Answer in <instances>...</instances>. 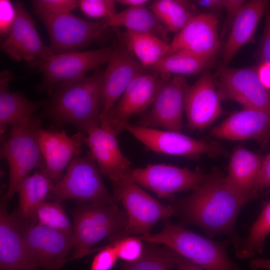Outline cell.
<instances>
[{
    "mask_svg": "<svg viewBox=\"0 0 270 270\" xmlns=\"http://www.w3.org/2000/svg\"><path fill=\"white\" fill-rule=\"evenodd\" d=\"M170 199L174 214L180 217L183 224L199 227L211 238L224 235L232 242L236 252L239 249L244 238L237 232L236 222L250 200L230 188L220 172L206 174L202 182L190 195Z\"/></svg>",
    "mask_w": 270,
    "mask_h": 270,
    "instance_id": "obj_1",
    "label": "cell"
},
{
    "mask_svg": "<svg viewBox=\"0 0 270 270\" xmlns=\"http://www.w3.org/2000/svg\"><path fill=\"white\" fill-rule=\"evenodd\" d=\"M103 72L60 84L54 91L45 114L55 124H74L86 132L100 124Z\"/></svg>",
    "mask_w": 270,
    "mask_h": 270,
    "instance_id": "obj_2",
    "label": "cell"
},
{
    "mask_svg": "<svg viewBox=\"0 0 270 270\" xmlns=\"http://www.w3.org/2000/svg\"><path fill=\"white\" fill-rule=\"evenodd\" d=\"M138 236L145 242L162 244L206 270H242L228 254V239L216 242L168 220L160 232Z\"/></svg>",
    "mask_w": 270,
    "mask_h": 270,
    "instance_id": "obj_3",
    "label": "cell"
},
{
    "mask_svg": "<svg viewBox=\"0 0 270 270\" xmlns=\"http://www.w3.org/2000/svg\"><path fill=\"white\" fill-rule=\"evenodd\" d=\"M73 220L74 260L94 251L92 246L106 238L124 236L128 218L116 204L90 202L74 210Z\"/></svg>",
    "mask_w": 270,
    "mask_h": 270,
    "instance_id": "obj_4",
    "label": "cell"
},
{
    "mask_svg": "<svg viewBox=\"0 0 270 270\" xmlns=\"http://www.w3.org/2000/svg\"><path fill=\"white\" fill-rule=\"evenodd\" d=\"M40 120L33 117L26 123L11 127L10 134L1 148V156L9 168V182L6 196L11 200L20 182L34 168L44 165L38 142Z\"/></svg>",
    "mask_w": 270,
    "mask_h": 270,
    "instance_id": "obj_5",
    "label": "cell"
},
{
    "mask_svg": "<svg viewBox=\"0 0 270 270\" xmlns=\"http://www.w3.org/2000/svg\"><path fill=\"white\" fill-rule=\"evenodd\" d=\"M100 170L90 154L74 158L65 174L53 186L48 196L54 201L75 200L84 202L117 204L102 180Z\"/></svg>",
    "mask_w": 270,
    "mask_h": 270,
    "instance_id": "obj_6",
    "label": "cell"
},
{
    "mask_svg": "<svg viewBox=\"0 0 270 270\" xmlns=\"http://www.w3.org/2000/svg\"><path fill=\"white\" fill-rule=\"evenodd\" d=\"M128 176L112 183V196L128 216L123 236H146L156 222L174 214V210L170 204L164 206L150 196Z\"/></svg>",
    "mask_w": 270,
    "mask_h": 270,
    "instance_id": "obj_7",
    "label": "cell"
},
{
    "mask_svg": "<svg viewBox=\"0 0 270 270\" xmlns=\"http://www.w3.org/2000/svg\"><path fill=\"white\" fill-rule=\"evenodd\" d=\"M112 48L64 52L29 62L42 74V89L50 90L58 84H62L80 79L90 70L107 62Z\"/></svg>",
    "mask_w": 270,
    "mask_h": 270,
    "instance_id": "obj_8",
    "label": "cell"
},
{
    "mask_svg": "<svg viewBox=\"0 0 270 270\" xmlns=\"http://www.w3.org/2000/svg\"><path fill=\"white\" fill-rule=\"evenodd\" d=\"M119 130H125L142 143L148 150L171 156L198 158L205 154H224L219 144L196 140L181 132L160 130L133 124H120Z\"/></svg>",
    "mask_w": 270,
    "mask_h": 270,
    "instance_id": "obj_9",
    "label": "cell"
},
{
    "mask_svg": "<svg viewBox=\"0 0 270 270\" xmlns=\"http://www.w3.org/2000/svg\"><path fill=\"white\" fill-rule=\"evenodd\" d=\"M18 218L30 257L40 270H56L68 260L74 236Z\"/></svg>",
    "mask_w": 270,
    "mask_h": 270,
    "instance_id": "obj_10",
    "label": "cell"
},
{
    "mask_svg": "<svg viewBox=\"0 0 270 270\" xmlns=\"http://www.w3.org/2000/svg\"><path fill=\"white\" fill-rule=\"evenodd\" d=\"M48 32L53 54L78 52L90 44L108 28L104 20L88 21L68 13L40 16Z\"/></svg>",
    "mask_w": 270,
    "mask_h": 270,
    "instance_id": "obj_11",
    "label": "cell"
},
{
    "mask_svg": "<svg viewBox=\"0 0 270 270\" xmlns=\"http://www.w3.org/2000/svg\"><path fill=\"white\" fill-rule=\"evenodd\" d=\"M129 177L138 185L156 193L159 198H170L178 192L196 188L206 174L164 164H148L132 170Z\"/></svg>",
    "mask_w": 270,
    "mask_h": 270,
    "instance_id": "obj_12",
    "label": "cell"
},
{
    "mask_svg": "<svg viewBox=\"0 0 270 270\" xmlns=\"http://www.w3.org/2000/svg\"><path fill=\"white\" fill-rule=\"evenodd\" d=\"M85 132L89 154L103 176L114 183L130 174L131 162L120 148L116 138L118 134L108 122L101 121Z\"/></svg>",
    "mask_w": 270,
    "mask_h": 270,
    "instance_id": "obj_13",
    "label": "cell"
},
{
    "mask_svg": "<svg viewBox=\"0 0 270 270\" xmlns=\"http://www.w3.org/2000/svg\"><path fill=\"white\" fill-rule=\"evenodd\" d=\"M187 86L183 76L174 75L166 80L160 89L150 110L141 118L138 125L181 132Z\"/></svg>",
    "mask_w": 270,
    "mask_h": 270,
    "instance_id": "obj_14",
    "label": "cell"
},
{
    "mask_svg": "<svg viewBox=\"0 0 270 270\" xmlns=\"http://www.w3.org/2000/svg\"><path fill=\"white\" fill-rule=\"evenodd\" d=\"M218 77L221 98L236 101L244 108L270 111V90L260 82L257 68H222Z\"/></svg>",
    "mask_w": 270,
    "mask_h": 270,
    "instance_id": "obj_15",
    "label": "cell"
},
{
    "mask_svg": "<svg viewBox=\"0 0 270 270\" xmlns=\"http://www.w3.org/2000/svg\"><path fill=\"white\" fill-rule=\"evenodd\" d=\"M101 84L100 122L106 118L132 81L144 73V68L123 48H112V52Z\"/></svg>",
    "mask_w": 270,
    "mask_h": 270,
    "instance_id": "obj_16",
    "label": "cell"
},
{
    "mask_svg": "<svg viewBox=\"0 0 270 270\" xmlns=\"http://www.w3.org/2000/svg\"><path fill=\"white\" fill-rule=\"evenodd\" d=\"M155 73L142 74L128 86L119 100L114 104L106 118L119 134V126L128 122L129 118L142 112L152 106L162 85L168 78Z\"/></svg>",
    "mask_w": 270,
    "mask_h": 270,
    "instance_id": "obj_17",
    "label": "cell"
},
{
    "mask_svg": "<svg viewBox=\"0 0 270 270\" xmlns=\"http://www.w3.org/2000/svg\"><path fill=\"white\" fill-rule=\"evenodd\" d=\"M38 137L44 162L41 170L54 184L62 177L66 166L80 153L86 136L78 132L69 136L64 130H48L40 127Z\"/></svg>",
    "mask_w": 270,
    "mask_h": 270,
    "instance_id": "obj_18",
    "label": "cell"
},
{
    "mask_svg": "<svg viewBox=\"0 0 270 270\" xmlns=\"http://www.w3.org/2000/svg\"><path fill=\"white\" fill-rule=\"evenodd\" d=\"M16 7V18L1 44L2 51L14 60L28 62L53 54L41 40L28 11L20 3Z\"/></svg>",
    "mask_w": 270,
    "mask_h": 270,
    "instance_id": "obj_19",
    "label": "cell"
},
{
    "mask_svg": "<svg viewBox=\"0 0 270 270\" xmlns=\"http://www.w3.org/2000/svg\"><path fill=\"white\" fill-rule=\"evenodd\" d=\"M218 22L212 14H196L170 42L169 54L185 50L212 60L220 46Z\"/></svg>",
    "mask_w": 270,
    "mask_h": 270,
    "instance_id": "obj_20",
    "label": "cell"
},
{
    "mask_svg": "<svg viewBox=\"0 0 270 270\" xmlns=\"http://www.w3.org/2000/svg\"><path fill=\"white\" fill-rule=\"evenodd\" d=\"M220 97L211 73L204 71L192 86H187L184 110L192 130H202L221 114Z\"/></svg>",
    "mask_w": 270,
    "mask_h": 270,
    "instance_id": "obj_21",
    "label": "cell"
},
{
    "mask_svg": "<svg viewBox=\"0 0 270 270\" xmlns=\"http://www.w3.org/2000/svg\"><path fill=\"white\" fill-rule=\"evenodd\" d=\"M6 194L0 204V270H40L28 252L18 218L10 214Z\"/></svg>",
    "mask_w": 270,
    "mask_h": 270,
    "instance_id": "obj_22",
    "label": "cell"
},
{
    "mask_svg": "<svg viewBox=\"0 0 270 270\" xmlns=\"http://www.w3.org/2000/svg\"><path fill=\"white\" fill-rule=\"evenodd\" d=\"M212 134L222 139L254 138L265 144L270 139V111L244 108L213 128Z\"/></svg>",
    "mask_w": 270,
    "mask_h": 270,
    "instance_id": "obj_23",
    "label": "cell"
},
{
    "mask_svg": "<svg viewBox=\"0 0 270 270\" xmlns=\"http://www.w3.org/2000/svg\"><path fill=\"white\" fill-rule=\"evenodd\" d=\"M268 2L264 0H249L240 8L232 20L230 32L224 48V64H228L244 45L252 40Z\"/></svg>",
    "mask_w": 270,
    "mask_h": 270,
    "instance_id": "obj_24",
    "label": "cell"
},
{
    "mask_svg": "<svg viewBox=\"0 0 270 270\" xmlns=\"http://www.w3.org/2000/svg\"><path fill=\"white\" fill-rule=\"evenodd\" d=\"M264 157L242 147L233 152L228 174L224 176L228 185L250 201L255 198L252 190L260 170Z\"/></svg>",
    "mask_w": 270,
    "mask_h": 270,
    "instance_id": "obj_25",
    "label": "cell"
},
{
    "mask_svg": "<svg viewBox=\"0 0 270 270\" xmlns=\"http://www.w3.org/2000/svg\"><path fill=\"white\" fill-rule=\"evenodd\" d=\"M12 78L5 71L0 78V130L3 135L8 126L10 128L30 121L34 112L44 104L42 101L34 102L26 98L19 92H10L8 83Z\"/></svg>",
    "mask_w": 270,
    "mask_h": 270,
    "instance_id": "obj_26",
    "label": "cell"
},
{
    "mask_svg": "<svg viewBox=\"0 0 270 270\" xmlns=\"http://www.w3.org/2000/svg\"><path fill=\"white\" fill-rule=\"evenodd\" d=\"M104 20L108 28L122 26L128 30L148 32L168 40V30L150 9L146 6L128 8Z\"/></svg>",
    "mask_w": 270,
    "mask_h": 270,
    "instance_id": "obj_27",
    "label": "cell"
},
{
    "mask_svg": "<svg viewBox=\"0 0 270 270\" xmlns=\"http://www.w3.org/2000/svg\"><path fill=\"white\" fill-rule=\"evenodd\" d=\"M54 182L42 171L35 172L24 178L20 183L16 192L19 196V218L30 221L36 208L48 196Z\"/></svg>",
    "mask_w": 270,
    "mask_h": 270,
    "instance_id": "obj_28",
    "label": "cell"
},
{
    "mask_svg": "<svg viewBox=\"0 0 270 270\" xmlns=\"http://www.w3.org/2000/svg\"><path fill=\"white\" fill-rule=\"evenodd\" d=\"M124 39L144 68H150L170 54V43L150 33L126 30Z\"/></svg>",
    "mask_w": 270,
    "mask_h": 270,
    "instance_id": "obj_29",
    "label": "cell"
},
{
    "mask_svg": "<svg viewBox=\"0 0 270 270\" xmlns=\"http://www.w3.org/2000/svg\"><path fill=\"white\" fill-rule=\"evenodd\" d=\"M212 60L188 51L180 50L166 56L150 68L155 73L166 76L172 74L192 76L206 68Z\"/></svg>",
    "mask_w": 270,
    "mask_h": 270,
    "instance_id": "obj_30",
    "label": "cell"
},
{
    "mask_svg": "<svg viewBox=\"0 0 270 270\" xmlns=\"http://www.w3.org/2000/svg\"><path fill=\"white\" fill-rule=\"evenodd\" d=\"M144 242L142 256L136 260L122 264L119 270H173L176 268L179 254L164 246Z\"/></svg>",
    "mask_w": 270,
    "mask_h": 270,
    "instance_id": "obj_31",
    "label": "cell"
},
{
    "mask_svg": "<svg viewBox=\"0 0 270 270\" xmlns=\"http://www.w3.org/2000/svg\"><path fill=\"white\" fill-rule=\"evenodd\" d=\"M150 8L168 30L173 32H178L195 16L186 2L181 0H154Z\"/></svg>",
    "mask_w": 270,
    "mask_h": 270,
    "instance_id": "obj_32",
    "label": "cell"
},
{
    "mask_svg": "<svg viewBox=\"0 0 270 270\" xmlns=\"http://www.w3.org/2000/svg\"><path fill=\"white\" fill-rule=\"evenodd\" d=\"M270 234V201L264 204L258 218L251 226L249 234L236 252L240 258H253L262 252L266 239Z\"/></svg>",
    "mask_w": 270,
    "mask_h": 270,
    "instance_id": "obj_33",
    "label": "cell"
},
{
    "mask_svg": "<svg viewBox=\"0 0 270 270\" xmlns=\"http://www.w3.org/2000/svg\"><path fill=\"white\" fill-rule=\"evenodd\" d=\"M74 236L73 227L60 202H44L36 209L28 221Z\"/></svg>",
    "mask_w": 270,
    "mask_h": 270,
    "instance_id": "obj_34",
    "label": "cell"
},
{
    "mask_svg": "<svg viewBox=\"0 0 270 270\" xmlns=\"http://www.w3.org/2000/svg\"><path fill=\"white\" fill-rule=\"evenodd\" d=\"M118 258L126 262L138 260L142 254L144 242L138 236H124L110 240Z\"/></svg>",
    "mask_w": 270,
    "mask_h": 270,
    "instance_id": "obj_35",
    "label": "cell"
},
{
    "mask_svg": "<svg viewBox=\"0 0 270 270\" xmlns=\"http://www.w3.org/2000/svg\"><path fill=\"white\" fill-rule=\"evenodd\" d=\"M116 2L112 0H78V6L88 18L102 20L117 13Z\"/></svg>",
    "mask_w": 270,
    "mask_h": 270,
    "instance_id": "obj_36",
    "label": "cell"
},
{
    "mask_svg": "<svg viewBox=\"0 0 270 270\" xmlns=\"http://www.w3.org/2000/svg\"><path fill=\"white\" fill-rule=\"evenodd\" d=\"M36 14L40 16H58L68 13L78 6L75 0H36L33 2Z\"/></svg>",
    "mask_w": 270,
    "mask_h": 270,
    "instance_id": "obj_37",
    "label": "cell"
},
{
    "mask_svg": "<svg viewBox=\"0 0 270 270\" xmlns=\"http://www.w3.org/2000/svg\"><path fill=\"white\" fill-rule=\"evenodd\" d=\"M118 258L114 248L110 244L100 248L94 256L90 270H110Z\"/></svg>",
    "mask_w": 270,
    "mask_h": 270,
    "instance_id": "obj_38",
    "label": "cell"
},
{
    "mask_svg": "<svg viewBox=\"0 0 270 270\" xmlns=\"http://www.w3.org/2000/svg\"><path fill=\"white\" fill-rule=\"evenodd\" d=\"M16 6L8 0H0V33L6 38L10 32L16 16Z\"/></svg>",
    "mask_w": 270,
    "mask_h": 270,
    "instance_id": "obj_39",
    "label": "cell"
},
{
    "mask_svg": "<svg viewBox=\"0 0 270 270\" xmlns=\"http://www.w3.org/2000/svg\"><path fill=\"white\" fill-rule=\"evenodd\" d=\"M270 191V153L264 157L260 170L254 184L252 194L254 198Z\"/></svg>",
    "mask_w": 270,
    "mask_h": 270,
    "instance_id": "obj_40",
    "label": "cell"
},
{
    "mask_svg": "<svg viewBox=\"0 0 270 270\" xmlns=\"http://www.w3.org/2000/svg\"><path fill=\"white\" fill-rule=\"evenodd\" d=\"M266 20L260 45V56L262 62L270 64V2L266 11Z\"/></svg>",
    "mask_w": 270,
    "mask_h": 270,
    "instance_id": "obj_41",
    "label": "cell"
},
{
    "mask_svg": "<svg viewBox=\"0 0 270 270\" xmlns=\"http://www.w3.org/2000/svg\"><path fill=\"white\" fill-rule=\"evenodd\" d=\"M224 8L226 11L227 18L232 20L244 4V0H223Z\"/></svg>",
    "mask_w": 270,
    "mask_h": 270,
    "instance_id": "obj_42",
    "label": "cell"
},
{
    "mask_svg": "<svg viewBox=\"0 0 270 270\" xmlns=\"http://www.w3.org/2000/svg\"><path fill=\"white\" fill-rule=\"evenodd\" d=\"M257 73L262 84L270 90V64L262 62L257 68Z\"/></svg>",
    "mask_w": 270,
    "mask_h": 270,
    "instance_id": "obj_43",
    "label": "cell"
},
{
    "mask_svg": "<svg viewBox=\"0 0 270 270\" xmlns=\"http://www.w3.org/2000/svg\"><path fill=\"white\" fill-rule=\"evenodd\" d=\"M177 270H204L202 267L179 254Z\"/></svg>",
    "mask_w": 270,
    "mask_h": 270,
    "instance_id": "obj_44",
    "label": "cell"
},
{
    "mask_svg": "<svg viewBox=\"0 0 270 270\" xmlns=\"http://www.w3.org/2000/svg\"><path fill=\"white\" fill-rule=\"evenodd\" d=\"M195 2L200 6L212 10L224 8L223 0H198Z\"/></svg>",
    "mask_w": 270,
    "mask_h": 270,
    "instance_id": "obj_45",
    "label": "cell"
},
{
    "mask_svg": "<svg viewBox=\"0 0 270 270\" xmlns=\"http://www.w3.org/2000/svg\"><path fill=\"white\" fill-rule=\"evenodd\" d=\"M250 266L253 270H270V258H256L250 260Z\"/></svg>",
    "mask_w": 270,
    "mask_h": 270,
    "instance_id": "obj_46",
    "label": "cell"
},
{
    "mask_svg": "<svg viewBox=\"0 0 270 270\" xmlns=\"http://www.w3.org/2000/svg\"><path fill=\"white\" fill-rule=\"evenodd\" d=\"M150 1L148 0H116L120 4L125 6L128 8H136L146 6Z\"/></svg>",
    "mask_w": 270,
    "mask_h": 270,
    "instance_id": "obj_47",
    "label": "cell"
}]
</instances>
